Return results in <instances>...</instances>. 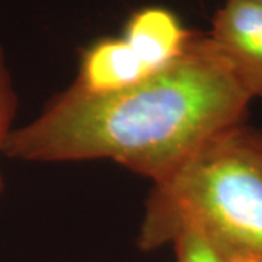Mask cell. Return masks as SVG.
Here are the masks:
<instances>
[{"mask_svg":"<svg viewBox=\"0 0 262 262\" xmlns=\"http://www.w3.org/2000/svg\"><path fill=\"white\" fill-rule=\"evenodd\" d=\"M252 96L206 34L185 54L121 92L56 95L12 128L0 153L24 162L110 159L159 182L207 140L245 121Z\"/></svg>","mask_w":262,"mask_h":262,"instance_id":"cell-1","label":"cell"},{"mask_svg":"<svg viewBox=\"0 0 262 262\" xmlns=\"http://www.w3.org/2000/svg\"><path fill=\"white\" fill-rule=\"evenodd\" d=\"M184 232L204 237L227 261H262V130L234 124L153 184L139 249L158 251Z\"/></svg>","mask_w":262,"mask_h":262,"instance_id":"cell-2","label":"cell"},{"mask_svg":"<svg viewBox=\"0 0 262 262\" xmlns=\"http://www.w3.org/2000/svg\"><path fill=\"white\" fill-rule=\"evenodd\" d=\"M206 35L252 99L262 96V2L226 0Z\"/></svg>","mask_w":262,"mask_h":262,"instance_id":"cell-3","label":"cell"},{"mask_svg":"<svg viewBox=\"0 0 262 262\" xmlns=\"http://www.w3.org/2000/svg\"><path fill=\"white\" fill-rule=\"evenodd\" d=\"M151 75L155 72L137 57L122 35L103 37L84 48L77 76L69 88L84 95L117 94Z\"/></svg>","mask_w":262,"mask_h":262,"instance_id":"cell-4","label":"cell"},{"mask_svg":"<svg viewBox=\"0 0 262 262\" xmlns=\"http://www.w3.org/2000/svg\"><path fill=\"white\" fill-rule=\"evenodd\" d=\"M195 34L172 10L146 6L131 13L121 35L141 61L156 73L184 56Z\"/></svg>","mask_w":262,"mask_h":262,"instance_id":"cell-5","label":"cell"},{"mask_svg":"<svg viewBox=\"0 0 262 262\" xmlns=\"http://www.w3.org/2000/svg\"><path fill=\"white\" fill-rule=\"evenodd\" d=\"M18 113V95L13 88L5 50L0 46V149L6 137L12 131V124ZM5 182L0 170V194L3 191Z\"/></svg>","mask_w":262,"mask_h":262,"instance_id":"cell-6","label":"cell"},{"mask_svg":"<svg viewBox=\"0 0 262 262\" xmlns=\"http://www.w3.org/2000/svg\"><path fill=\"white\" fill-rule=\"evenodd\" d=\"M170 245L173 246L175 262H227L214 246L192 232L181 233Z\"/></svg>","mask_w":262,"mask_h":262,"instance_id":"cell-7","label":"cell"},{"mask_svg":"<svg viewBox=\"0 0 262 262\" xmlns=\"http://www.w3.org/2000/svg\"><path fill=\"white\" fill-rule=\"evenodd\" d=\"M227 262H262L259 259H253V258H232Z\"/></svg>","mask_w":262,"mask_h":262,"instance_id":"cell-8","label":"cell"},{"mask_svg":"<svg viewBox=\"0 0 262 262\" xmlns=\"http://www.w3.org/2000/svg\"><path fill=\"white\" fill-rule=\"evenodd\" d=\"M258 2H262V0H258Z\"/></svg>","mask_w":262,"mask_h":262,"instance_id":"cell-9","label":"cell"}]
</instances>
